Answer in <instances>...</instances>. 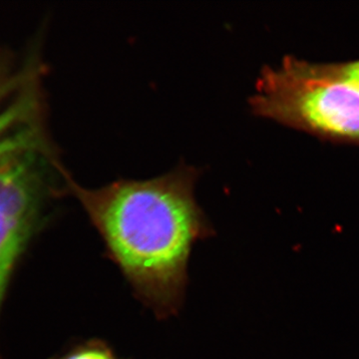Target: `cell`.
<instances>
[{
  "instance_id": "3957f363",
  "label": "cell",
  "mask_w": 359,
  "mask_h": 359,
  "mask_svg": "<svg viewBox=\"0 0 359 359\" xmlns=\"http://www.w3.org/2000/svg\"><path fill=\"white\" fill-rule=\"evenodd\" d=\"M65 171L49 141L0 157V306L11 273L36 230L53 177Z\"/></svg>"
},
{
  "instance_id": "277c9868",
  "label": "cell",
  "mask_w": 359,
  "mask_h": 359,
  "mask_svg": "<svg viewBox=\"0 0 359 359\" xmlns=\"http://www.w3.org/2000/svg\"><path fill=\"white\" fill-rule=\"evenodd\" d=\"M41 62L32 55L18 63L0 51V157L49 140L44 125Z\"/></svg>"
},
{
  "instance_id": "5b68a950",
  "label": "cell",
  "mask_w": 359,
  "mask_h": 359,
  "mask_svg": "<svg viewBox=\"0 0 359 359\" xmlns=\"http://www.w3.org/2000/svg\"><path fill=\"white\" fill-rule=\"evenodd\" d=\"M55 359H120L106 342L92 339L77 344Z\"/></svg>"
},
{
  "instance_id": "6da1fadb",
  "label": "cell",
  "mask_w": 359,
  "mask_h": 359,
  "mask_svg": "<svg viewBox=\"0 0 359 359\" xmlns=\"http://www.w3.org/2000/svg\"><path fill=\"white\" fill-rule=\"evenodd\" d=\"M198 173L181 166L147 180H118L85 188L68 176L72 194L134 294L158 318L182 308L196 243L212 233L195 197Z\"/></svg>"
},
{
  "instance_id": "7a4b0ae2",
  "label": "cell",
  "mask_w": 359,
  "mask_h": 359,
  "mask_svg": "<svg viewBox=\"0 0 359 359\" xmlns=\"http://www.w3.org/2000/svg\"><path fill=\"white\" fill-rule=\"evenodd\" d=\"M257 114L332 138L359 142V86L335 65L287 57L257 80Z\"/></svg>"
},
{
  "instance_id": "8992f818",
  "label": "cell",
  "mask_w": 359,
  "mask_h": 359,
  "mask_svg": "<svg viewBox=\"0 0 359 359\" xmlns=\"http://www.w3.org/2000/svg\"><path fill=\"white\" fill-rule=\"evenodd\" d=\"M340 71L359 86V60L353 62L337 63Z\"/></svg>"
}]
</instances>
